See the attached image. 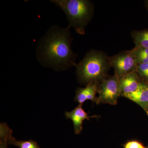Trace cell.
I'll use <instances>...</instances> for the list:
<instances>
[{
	"label": "cell",
	"mask_w": 148,
	"mask_h": 148,
	"mask_svg": "<svg viewBox=\"0 0 148 148\" xmlns=\"http://www.w3.org/2000/svg\"><path fill=\"white\" fill-rule=\"evenodd\" d=\"M70 29L69 26H53L41 38L36 49L37 58L41 65L57 71L76 66L77 55L72 50Z\"/></svg>",
	"instance_id": "1"
},
{
	"label": "cell",
	"mask_w": 148,
	"mask_h": 148,
	"mask_svg": "<svg viewBox=\"0 0 148 148\" xmlns=\"http://www.w3.org/2000/svg\"><path fill=\"white\" fill-rule=\"evenodd\" d=\"M109 56L101 51L91 49L88 52L76 66L78 80L82 84L101 83L108 76L111 68Z\"/></svg>",
	"instance_id": "2"
},
{
	"label": "cell",
	"mask_w": 148,
	"mask_h": 148,
	"mask_svg": "<svg viewBox=\"0 0 148 148\" xmlns=\"http://www.w3.org/2000/svg\"><path fill=\"white\" fill-rule=\"evenodd\" d=\"M66 14L69 27L84 35L85 29L94 15V5L88 0H53L51 1Z\"/></svg>",
	"instance_id": "3"
},
{
	"label": "cell",
	"mask_w": 148,
	"mask_h": 148,
	"mask_svg": "<svg viewBox=\"0 0 148 148\" xmlns=\"http://www.w3.org/2000/svg\"><path fill=\"white\" fill-rule=\"evenodd\" d=\"M111 68L119 79L127 74L136 71L137 64L132 49L123 51L115 55L109 56Z\"/></svg>",
	"instance_id": "4"
},
{
	"label": "cell",
	"mask_w": 148,
	"mask_h": 148,
	"mask_svg": "<svg viewBox=\"0 0 148 148\" xmlns=\"http://www.w3.org/2000/svg\"><path fill=\"white\" fill-rule=\"evenodd\" d=\"M99 96L96 103H105L111 105H116L118 99L121 95L119 79L115 75L108 76L99 84L98 91Z\"/></svg>",
	"instance_id": "5"
},
{
	"label": "cell",
	"mask_w": 148,
	"mask_h": 148,
	"mask_svg": "<svg viewBox=\"0 0 148 148\" xmlns=\"http://www.w3.org/2000/svg\"><path fill=\"white\" fill-rule=\"evenodd\" d=\"M143 82L137 72L125 75L119 79L121 95L123 96L135 91Z\"/></svg>",
	"instance_id": "6"
},
{
	"label": "cell",
	"mask_w": 148,
	"mask_h": 148,
	"mask_svg": "<svg viewBox=\"0 0 148 148\" xmlns=\"http://www.w3.org/2000/svg\"><path fill=\"white\" fill-rule=\"evenodd\" d=\"M82 104H79L74 110L70 112H66L65 116L66 118L71 120L73 123L74 132L75 134L78 135L82 130L83 122L85 120H89L91 118L97 116H88L87 113L82 108Z\"/></svg>",
	"instance_id": "7"
},
{
	"label": "cell",
	"mask_w": 148,
	"mask_h": 148,
	"mask_svg": "<svg viewBox=\"0 0 148 148\" xmlns=\"http://www.w3.org/2000/svg\"><path fill=\"white\" fill-rule=\"evenodd\" d=\"M100 83L90 82L84 88H78L76 91L75 101L82 104L86 101L90 100L96 103L97 98L96 93H98Z\"/></svg>",
	"instance_id": "8"
},
{
	"label": "cell",
	"mask_w": 148,
	"mask_h": 148,
	"mask_svg": "<svg viewBox=\"0 0 148 148\" xmlns=\"http://www.w3.org/2000/svg\"><path fill=\"white\" fill-rule=\"evenodd\" d=\"M123 97L137 103L145 111H148V84L142 82L135 91Z\"/></svg>",
	"instance_id": "9"
},
{
	"label": "cell",
	"mask_w": 148,
	"mask_h": 148,
	"mask_svg": "<svg viewBox=\"0 0 148 148\" xmlns=\"http://www.w3.org/2000/svg\"><path fill=\"white\" fill-rule=\"evenodd\" d=\"M131 36L135 47L148 48V29L132 31Z\"/></svg>",
	"instance_id": "10"
},
{
	"label": "cell",
	"mask_w": 148,
	"mask_h": 148,
	"mask_svg": "<svg viewBox=\"0 0 148 148\" xmlns=\"http://www.w3.org/2000/svg\"><path fill=\"white\" fill-rule=\"evenodd\" d=\"M12 130L5 123L0 124V148H7L8 138Z\"/></svg>",
	"instance_id": "11"
},
{
	"label": "cell",
	"mask_w": 148,
	"mask_h": 148,
	"mask_svg": "<svg viewBox=\"0 0 148 148\" xmlns=\"http://www.w3.org/2000/svg\"><path fill=\"white\" fill-rule=\"evenodd\" d=\"M132 49L137 65L148 63V48L135 47Z\"/></svg>",
	"instance_id": "12"
},
{
	"label": "cell",
	"mask_w": 148,
	"mask_h": 148,
	"mask_svg": "<svg viewBox=\"0 0 148 148\" xmlns=\"http://www.w3.org/2000/svg\"><path fill=\"white\" fill-rule=\"evenodd\" d=\"M8 143L14 145L19 148H40L37 143L33 140L17 141L13 138L12 134L9 136Z\"/></svg>",
	"instance_id": "13"
},
{
	"label": "cell",
	"mask_w": 148,
	"mask_h": 148,
	"mask_svg": "<svg viewBox=\"0 0 148 148\" xmlns=\"http://www.w3.org/2000/svg\"><path fill=\"white\" fill-rule=\"evenodd\" d=\"M136 72L142 81L148 84V63L137 65Z\"/></svg>",
	"instance_id": "14"
},
{
	"label": "cell",
	"mask_w": 148,
	"mask_h": 148,
	"mask_svg": "<svg viewBox=\"0 0 148 148\" xmlns=\"http://www.w3.org/2000/svg\"><path fill=\"white\" fill-rule=\"evenodd\" d=\"M124 148H147L142 143L135 140L127 142L124 145Z\"/></svg>",
	"instance_id": "15"
},
{
	"label": "cell",
	"mask_w": 148,
	"mask_h": 148,
	"mask_svg": "<svg viewBox=\"0 0 148 148\" xmlns=\"http://www.w3.org/2000/svg\"><path fill=\"white\" fill-rule=\"evenodd\" d=\"M145 5L146 9H147V10L148 11V0L145 1Z\"/></svg>",
	"instance_id": "16"
},
{
	"label": "cell",
	"mask_w": 148,
	"mask_h": 148,
	"mask_svg": "<svg viewBox=\"0 0 148 148\" xmlns=\"http://www.w3.org/2000/svg\"><path fill=\"white\" fill-rule=\"evenodd\" d=\"M147 113H148V111L147 112Z\"/></svg>",
	"instance_id": "17"
},
{
	"label": "cell",
	"mask_w": 148,
	"mask_h": 148,
	"mask_svg": "<svg viewBox=\"0 0 148 148\" xmlns=\"http://www.w3.org/2000/svg\"><path fill=\"white\" fill-rule=\"evenodd\" d=\"M147 114H148V113H147Z\"/></svg>",
	"instance_id": "18"
}]
</instances>
